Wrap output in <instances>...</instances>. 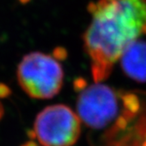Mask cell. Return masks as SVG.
Here are the masks:
<instances>
[{
  "instance_id": "2",
  "label": "cell",
  "mask_w": 146,
  "mask_h": 146,
  "mask_svg": "<svg viewBox=\"0 0 146 146\" xmlns=\"http://www.w3.org/2000/svg\"><path fill=\"white\" fill-rule=\"evenodd\" d=\"M77 98V113L90 130V135H100L98 146H114L118 135L126 129L133 119L125 105L123 94L114 89L94 82L87 85L81 82Z\"/></svg>"
},
{
  "instance_id": "3",
  "label": "cell",
  "mask_w": 146,
  "mask_h": 146,
  "mask_svg": "<svg viewBox=\"0 0 146 146\" xmlns=\"http://www.w3.org/2000/svg\"><path fill=\"white\" fill-rule=\"evenodd\" d=\"M64 73L58 60L42 52H32L20 61L17 69L18 82L34 99H51L61 91Z\"/></svg>"
},
{
  "instance_id": "1",
  "label": "cell",
  "mask_w": 146,
  "mask_h": 146,
  "mask_svg": "<svg viewBox=\"0 0 146 146\" xmlns=\"http://www.w3.org/2000/svg\"><path fill=\"white\" fill-rule=\"evenodd\" d=\"M91 22L84 47L94 82L112 72L126 48L146 31V0H96L88 5Z\"/></svg>"
},
{
  "instance_id": "6",
  "label": "cell",
  "mask_w": 146,
  "mask_h": 146,
  "mask_svg": "<svg viewBox=\"0 0 146 146\" xmlns=\"http://www.w3.org/2000/svg\"><path fill=\"white\" fill-rule=\"evenodd\" d=\"M3 114H4V107H3V105H2V103L0 102V119L2 118Z\"/></svg>"
},
{
  "instance_id": "4",
  "label": "cell",
  "mask_w": 146,
  "mask_h": 146,
  "mask_svg": "<svg viewBox=\"0 0 146 146\" xmlns=\"http://www.w3.org/2000/svg\"><path fill=\"white\" fill-rule=\"evenodd\" d=\"M78 113L62 104L41 110L34 123V135L42 146H73L81 134Z\"/></svg>"
},
{
  "instance_id": "7",
  "label": "cell",
  "mask_w": 146,
  "mask_h": 146,
  "mask_svg": "<svg viewBox=\"0 0 146 146\" xmlns=\"http://www.w3.org/2000/svg\"><path fill=\"white\" fill-rule=\"evenodd\" d=\"M19 1L21 2V3H27V2L29 1V0H19Z\"/></svg>"
},
{
  "instance_id": "5",
  "label": "cell",
  "mask_w": 146,
  "mask_h": 146,
  "mask_svg": "<svg viewBox=\"0 0 146 146\" xmlns=\"http://www.w3.org/2000/svg\"><path fill=\"white\" fill-rule=\"evenodd\" d=\"M121 68L132 79L146 82V41L135 40L121 57Z\"/></svg>"
}]
</instances>
